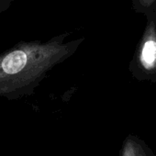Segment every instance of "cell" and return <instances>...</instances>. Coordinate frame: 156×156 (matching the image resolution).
Returning <instances> with one entry per match:
<instances>
[{"label":"cell","instance_id":"1","mask_svg":"<svg viewBox=\"0 0 156 156\" xmlns=\"http://www.w3.org/2000/svg\"><path fill=\"white\" fill-rule=\"evenodd\" d=\"M69 33L48 41H20L0 53V98L9 100L33 94L47 73L69 59L85 38L66 41Z\"/></svg>","mask_w":156,"mask_h":156},{"label":"cell","instance_id":"3","mask_svg":"<svg viewBox=\"0 0 156 156\" xmlns=\"http://www.w3.org/2000/svg\"><path fill=\"white\" fill-rule=\"evenodd\" d=\"M16 0H0V14L7 11Z\"/></svg>","mask_w":156,"mask_h":156},{"label":"cell","instance_id":"2","mask_svg":"<svg viewBox=\"0 0 156 156\" xmlns=\"http://www.w3.org/2000/svg\"><path fill=\"white\" fill-rule=\"evenodd\" d=\"M132 8L137 14H142L156 26V0H132Z\"/></svg>","mask_w":156,"mask_h":156}]
</instances>
